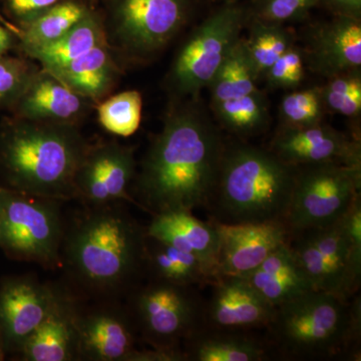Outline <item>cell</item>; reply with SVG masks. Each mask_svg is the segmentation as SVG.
I'll list each match as a JSON object with an SVG mask.
<instances>
[{
  "label": "cell",
  "instance_id": "obj_39",
  "mask_svg": "<svg viewBox=\"0 0 361 361\" xmlns=\"http://www.w3.org/2000/svg\"><path fill=\"white\" fill-rule=\"evenodd\" d=\"M13 33L0 23V56L11 49L13 42Z\"/></svg>",
  "mask_w": 361,
  "mask_h": 361
},
{
  "label": "cell",
  "instance_id": "obj_23",
  "mask_svg": "<svg viewBox=\"0 0 361 361\" xmlns=\"http://www.w3.org/2000/svg\"><path fill=\"white\" fill-rule=\"evenodd\" d=\"M242 277L273 307L314 290L296 262L287 242Z\"/></svg>",
  "mask_w": 361,
  "mask_h": 361
},
{
  "label": "cell",
  "instance_id": "obj_9",
  "mask_svg": "<svg viewBox=\"0 0 361 361\" xmlns=\"http://www.w3.org/2000/svg\"><path fill=\"white\" fill-rule=\"evenodd\" d=\"M360 189L361 166L322 163L296 167L285 224L289 231L334 224L360 197Z\"/></svg>",
  "mask_w": 361,
  "mask_h": 361
},
{
  "label": "cell",
  "instance_id": "obj_37",
  "mask_svg": "<svg viewBox=\"0 0 361 361\" xmlns=\"http://www.w3.org/2000/svg\"><path fill=\"white\" fill-rule=\"evenodd\" d=\"M61 1L63 0H6V6L23 28Z\"/></svg>",
  "mask_w": 361,
  "mask_h": 361
},
{
  "label": "cell",
  "instance_id": "obj_12",
  "mask_svg": "<svg viewBox=\"0 0 361 361\" xmlns=\"http://www.w3.org/2000/svg\"><path fill=\"white\" fill-rule=\"evenodd\" d=\"M82 307L75 299V322L77 360L135 361L141 349L127 306L116 300H97Z\"/></svg>",
  "mask_w": 361,
  "mask_h": 361
},
{
  "label": "cell",
  "instance_id": "obj_3",
  "mask_svg": "<svg viewBox=\"0 0 361 361\" xmlns=\"http://www.w3.org/2000/svg\"><path fill=\"white\" fill-rule=\"evenodd\" d=\"M295 173L268 148L226 141L217 180L204 207L209 220L222 225L284 222Z\"/></svg>",
  "mask_w": 361,
  "mask_h": 361
},
{
  "label": "cell",
  "instance_id": "obj_4",
  "mask_svg": "<svg viewBox=\"0 0 361 361\" xmlns=\"http://www.w3.org/2000/svg\"><path fill=\"white\" fill-rule=\"evenodd\" d=\"M271 358L281 360H357L361 302L311 290L275 307L265 327Z\"/></svg>",
  "mask_w": 361,
  "mask_h": 361
},
{
  "label": "cell",
  "instance_id": "obj_11",
  "mask_svg": "<svg viewBox=\"0 0 361 361\" xmlns=\"http://www.w3.org/2000/svg\"><path fill=\"white\" fill-rule=\"evenodd\" d=\"M193 0H116L111 37L130 59L147 61L186 25Z\"/></svg>",
  "mask_w": 361,
  "mask_h": 361
},
{
  "label": "cell",
  "instance_id": "obj_36",
  "mask_svg": "<svg viewBox=\"0 0 361 361\" xmlns=\"http://www.w3.org/2000/svg\"><path fill=\"white\" fill-rule=\"evenodd\" d=\"M37 70L20 59H0V103L16 102Z\"/></svg>",
  "mask_w": 361,
  "mask_h": 361
},
{
  "label": "cell",
  "instance_id": "obj_14",
  "mask_svg": "<svg viewBox=\"0 0 361 361\" xmlns=\"http://www.w3.org/2000/svg\"><path fill=\"white\" fill-rule=\"evenodd\" d=\"M66 292L35 276L11 278L0 286V341L20 351Z\"/></svg>",
  "mask_w": 361,
  "mask_h": 361
},
{
  "label": "cell",
  "instance_id": "obj_1",
  "mask_svg": "<svg viewBox=\"0 0 361 361\" xmlns=\"http://www.w3.org/2000/svg\"><path fill=\"white\" fill-rule=\"evenodd\" d=\"M169 111L135 177L137 205L152 215L204 208L212 194L226 140L198 97Z\"/></svg>",
  "mask_w": 361,
  "mask_h": 361
},
{
  "label": "cell",
  "instance_id": "obj_32",
  "mask_svg": "<svg viewBox=\"0 0 361 361\" xmlns=\"http://www.w3.org/2000/svg\"><path fill=\"white\" fill-rule=\"evenodd\" d=\"M325 111L319 87L291 90L280 104V127L302 129L320 125Z\"/></svg>",
  "mask_w": 361,
  "mask_h": 361
},
{
  "label": "cell",
  "instance_id": "obj_8",
  "mask_svg": "<svg viewBox=\"0 0 361 361\" xmlns=\"http://www.w3.org/2000/svg\"><path fill=\"white\" fill-rule=\"evenodd\" d=\"M248 8L224 4L197 26L180 47L169 73V85L180 97H198L208 87L229 52L241 39Z\"/></svg>",
  "mask_w": 361,
  "mask_h": 361
},
{
  "label": "cell",
  "instance_id": "obj_10",
  "mask_svg": "<svg viewBox=\"0 0 361 361\" xmlns=\"http://www.w3.org/2000/svg\"><path fill=\"white\" fill-rule=\"evenodd\" d=\"M344 217L324 227L289 231L287 244L314 290L350 300L361 283L351 268L350 238Z\"/></svg>",
  "mask_w": 361,
  "mask_h": 361
},
{
  "label": "cell",
  "instance_id": "obj_22",
  "mask_svg": "<svg viewBox=\"0 0 361 361\" xmlns=\"http://www.w3.org/2000/svg\"><path fill=\"white\" fill-rule=\"evenodd\" d=\"M75 305V295L66 292L58 305L23 343L20 350L23 360H78L73 322Z\"/></svg>",
  "mask_w": 361,
  "mask_h": 361
},
{
  "label": "cell",
  "instance_id": "obj_15",
  "mask_svg": "<svg viewBox=\"0 0 361 361\" xmlns=\"http://www.w3.org/2000/svg\"><path fill=\"white\" fill-rule=\"evenodd\" d=\"M268 149L295 168L322 163L361 166L360 137L345 135L324 123L302 129L279 127Z\"/></svg>",
  "mask_w": 361,
  "mask_h": 361
},
{
  "label": "cell",
  "instance_id": "obj_30",
  "mask_svg": "<svg viewBox=\"0 0 361 361\" xmlns=\"http://www.w3.org/2000/svg\"><path fill=\"white\" fill-rule=\"evenodd\" d=\"M257 82L240 39L209 85L211 104L261 92Z\"/></svg>",
  "mask_w": 361,
  "mask_h": 361
},
{
  "label": "cell",
  "instance_id": "obj_21",
  "mask_svg": "<svg viewBox=\"0 0 361 361\" xmlns=\"http://www.w3.org/2000/svg\"><path fill=\"white\" fill-rule=\"evenodd\" d=\"M147 233L201 259L216 277L220 236L217 225L212 221L197 219L188 211L156 214L147 226Z\"/></svg>",
  "mask_w": 361,
  "mask_h": 361
},
{
  "label": "cell",
  "instance_id": "obj_25",
  "mask_svg": "<svg viewBox=\"0 0 361 361\" xmlns=\"http://www.w3.org/2000/svg\"><path fill=\"white\" fill-rule=\"evenodd\" d=\"M78 96L97 101L110 92L118 68L106 44H99L71 63L47 71Z\"/></svg>",
  "mask_w": 361,
  "mask_h": 361
},
{
  "label": "cell",
  "instance_id": "obj_2",
  "mask_svg": "<svg viewBox=\"0 0 361 361\" xmlns=\"http://www.w3.org/2000/svg\"><path fill=\"white\" fill-rule=\"evenodd\" d=\"M147 238L123 203L85 207L66 222L61 267L82 295L118 301L145 280Z\"/></svg>",
  "mask_w": 361,
  "mask_h": 361
},
{
  "label": "cell",
  "instance_id": "obj_24",
  "mask_svg": "<svg viewBox=\"0 0 361 361\" xmlns=\"http://www.w3.org/2000/svg\"><path fill=\"white\" fill-rule=\"evenodd\" d=\"M145 279L203 287L210 284L215 275L208 265L193 254L148 235Z\"/></svg>",
  "mask_w": 361,
  "mask_h": 361
},
{
  "label": "cell",
  "instance_id": "obj_31",
  "mask_svg": "<svg viewBox=\"0 0 361 361\" xmlns=\"http://www.w3.org/2000/svg\"><path fill=\"white\" fill-rule=\"evenodd\" d=\"M142 99L137 90H126L104 99L97 106V118L106 132L130 137L139 129Z\"/></svg>",
  "mask_w": 361,
  "mask_h": 361
},
{
  "label": "cell",
  "instance_id": "obj_34",
  "mask_svg": "<svg viewBox=\"0 0 361 361\" xmlns=\"http://www.w3.org/2000/svg\"><path fill=\"white\" fill-rule=\"evenodd\" d=\"M305 68L302 49L295 44L268 68L262 80L271 90L299 89L305 78Z\"/></svg>",
  "mask_w": 361,
  "mask_h": 361
},
{
  "label": "cell",
  "instance_id": "obj_42",
  "mask_svg": "<svg viewBox=\"0 0 361 361\" xmlns=\"http://www.w3.org/2000/svg\"><path fill=\"white\" fill-rule=\"evenodd\" d=\"M225 4H229V2H238V0H223Z\"/></svg>",
  "mask_w": 361,
  "mask_h": 361
},
{
  "label": "cell",
  "instance_id": "obj_33",
  "mask_svg": "<svg viewBox=\"0 0 361 361\" xmlns=\"http://www.w3.org/2000/svg\"><path fill=\"white\" fill-rule=\"evenodd\" d=\"M325 110L357 120L361 115V71L329 78L319 87Z\"/></svg>",
  "mask_w": 361,
  "mask_h": 361
},
{
  "label": "cell",
  "instance_id": "obj_17",
  "mask_svg": "<svg viewBox=\"0 0 361 361\" xmlns=\"http://www.w3.org/2000/svg\"><path fill=\"white\" fill-rule=\"evenodd\" d=\"M215 224L220 236L216 277L245 276L273 251L286 243L289 236L288 228L282 221Z\"/></svg>",
  "mask_w": 361,
  "mask_h": 361
},
{
  "label": "cell",
  "instance_id": "obj_40",
  "mask_svg": "<svg viewBox=\"0 0 361 361\" xmlns=\"http://www.w3.org/2000/svg\"><path fill=\"white\" fill-rule=\"evenodd\" d=\"M0 23H1L2 25L6 26L7 30H11L14 35H16V37H18V39H20L23 30H21L20 26L16 25L14 23H11V20H7L6 16L2 14L1 11H0Z\"/></svg>",
  "mask_w": 361,
  "mask_h": 361
},
{
  "label": "cell",
  "instance_id": "obj_41",
  "mask_svg": "<svg viewBox=\"0 0 361 361\" xmlns=\"http://www.w3.org/2000/svg\"><path fill=\"white\" fill-rule=\"evenodd\" d=\"M4 348L2 345L1 341H0V360H4Z\"/></svg>",
  "mask_w": 361,
  "mask_h": 361
},
{
  "label": "cell",
  "instance_id": "obj_16",
  "mask_svg": "<svg viewBox=\"0 0 361 361\" xmlns=\"http://www.w3.org/2000/svg\"><path fill=\"white\" fill-rule=\"evenodd\" d=\"M301 49L305 66L325 80L361 71V20L334 16L313 25Z\"/></svg>",
  "mask_w": 361,
  "mask_h": 361
},
{
  "label": "cell",
  "instance_id": "obj_6",
  "mask_svg": "<svg viewBox=\"0 0 361 361\" xmlns=\"http://www.w3.org/2000/svg\"><path fill=\"white\" fill-rule=\"evenodd\" d=\"M126 301L139 341L185 361L183 345L204 326L205 298L198 287L145 279Z\"/></svg>",
  "mask_w": 361,
  "mask_h": 361
},
{
  "label": "cell",
  "instance_id": "obj_28",
  "mask_svg": "<svg viewBox=\"0 0 361 361\" xmlns=\"http://www.w3.org/2000/svg\"><path fill=\"white\" fill-rule=\"evenodd\" d=\"M219 127L239 137L262 134L270 123L269 106L262 92L212 104Z\"/></svg>",
  "mask_w": 361,
  "mask_h": 361
},
{
  "label": "cell",
  "instance_id": "obj_38",
  "mask_svg": "<svg viewBox=\"0 0 361 361\" xmlns=\"http://www.w3.org/2000/svg\"><path fill=\"white\" fill-rule=\"evenodd\" d=\"M334 16L361 20V0H320Z\"/></svg>",
  "mask_w": 361,
  "mask_h": 361
},
{
  "label": "cell",
  "instance_id": "obj_7",
  "mask_svg": "<svg viewBox=\"0 0 361 361\" xmlns=\"http://www.w3.org/2000/svg\"><path fill=\"white\" fill-rule=\"evenodd\" d=\"M63 203L0 188V248L16 260L61 267L66 225Z\"/></svg>",
  "mask_w": 361,
  "mask_h": 361
},
{
  "label": "cell",
  "instance_id": "obj_26",
  "mask_svg": "<svg viewBox=\"0 0 361 361\" xmlns=\"http://www.w3.org/2000/svg\"><path fill=\"white\" fill-rule=\"evenodd\" d=\"M106 32L103 21L90 11L84 20L51 44L26 52L47 71L56 70L84 56L97 45L106 44Z\"/></svg>",
  "mask_w": 361,
  "mask_h": 361
},
{
  "label": "cell",
  "instance_id": "obj_19",
  "mask_svg": "<svg viewBox=\"0 0 361 361\" xmlns=\"http://www.w3.org/2000/svg\"><path fill=\"white\" fill-rule=\"evenodd\" d=\"M87 101L42 68L14 103L20 118L75 125L87 110Z\"/></svg>",
  "mask_w": 361,
  "mask_h": 361
},
{
  "label": "cell",
  "instance_id": "obj_20",
  "mask_svg": "<svg viewBox=\"0 0 361 361\" xmlns=\"http://www.w3.org/2000/svg\"><path fill=\"white\" fill-rule=\"evenodd\" d=\"M254 332L255 330L201 327L183 345L185 361L271 360L264 336H257Z\"/></svg>",
  "mask_w": 361,
  "mask_h": 361
},
{
  "label": "cell",
  "instance_id": "obj_5",
  "mask_svg": "<svg viewBox=\"0 0 361 361\" xmlns=\"http://www.w3.org/2000/svg\"><path fill=\"white\" fill-rule=\"evenodd\" d=\"M90 145L73 123L18 118L2 135L0 159L11 189L75 199V175Z\"/></svg>",
  "mask_w": 361,
  "mask_h": 361
},
{
  "label": "cell",
  "instance_id": "obj_18",
  "mask_svg": "<svg viewBox=\"0 0 361 361\" xmlns=\"http://www.w3.org/2000/svg\"><path fill=\"white\" fill-rule=\"evenodd\" d=\"M204 326L211 329H265L275 307L264 300L244 277L217 276L209 284Z\"/></svg>",
  "mask_w": 361,
  "mask_h": 361
},
{
  "label": "cell",
  "instance_id": "obj_35",
  "mask_svg": "<svg viewBox=\"0 0 361 361\" xmlns=\"http://www.w3.org/2000/svg\"><path fill=\"white\" fill-rule=\"evenodd\" d=\"M319 4L320 0H253L248 11L252 18L285 25L303 20Z\"/></svg>",
  "mask_w": 361,
  "mask_h": 361
},
{
  "label": "cell",
  "instance_id": "obj_29",
  "mask_svg": "<svg viewBox=\"0 0 361 361\" xmlns=\"http://www.w3.org/2000/svg\"><path fill=\"white\" fill-rule=\"evenodd\" d=\"M90 11L84 4L63 0L37 20L23 26L20 42L25 52L51 44L84 20Z\"/></svg>",
  "mask_w": 361,
  "mask_h": 361
},
{
  "label": "cell",
  "instance_id": "obj_13",
  "mask_svg": "<svg viewBox=\"0 0 361 361\" xmlns=\"http://www.w3.org/2000/svg\"><path fill=\"white\" fill-rule=\"evenodd\" d=\"M137 174L134 149L118 142L90 146L75 179V199L85 207L132 202L130 187Z\"/></svg>",
  "mask_w": 361,
  "mask_h": 361
},
{
  "label": "cell",
  "instance_id": "obj_27",
  "mask_svg": "<svg viewBox=\"0 0 361 361\" xmlns=\"http://www.w3.org/2000/svg\"><path fill=\"white\" fill-rule=\"evenodd\" d=\"M247 26V37H241L242 47L256 80H260L268 68L296 44V37L281 23H268L250 16Z\"/></svg>",
  "mask_w": 361,
  "mask_h": 361
}]
</instances>
